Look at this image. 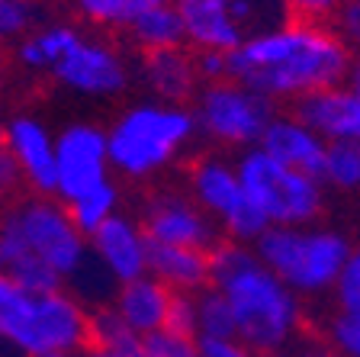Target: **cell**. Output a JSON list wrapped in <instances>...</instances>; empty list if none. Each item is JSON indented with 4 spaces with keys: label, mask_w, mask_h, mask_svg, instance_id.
<instances>
[{
    "label": "cell",
    "mask_w": 360,
    "mask_h": 357,
    "mask_svg": "<svg viewBox=\"0 0 360 357\" xmlns=\"http://www.w3.org/2000/svg\"><path fill=\"white\" fill-rule=\"evenodd\" d=\"M357 52L335 26L286 20L274 30L248 36L229 55V77L248 84L270 104L296 106L315 90L351 81Z\"/></svg>",
    "instance_id": "obj_1"
},
{
    "label": "cell",
    "mask_w": 360,
    "mask_h": 357,
    "mask_svg": "<svg viewBox=\"0 0 360 357\" xmlns=\"http://www.w3.org/2000/svg\"><path fill=\"white\" fill-rule=\"evenodd\" d=\"M212 287L225 296L235 319V338L261 357L283 354L302 342L306 299L257 258L255 245L222 238L212 248Z\"/></svg>",
    "instance_id": "obj_2"
},
{
    "label": "cell",
    "mask_w": 360,
    "mask_h": 357,
    "mask_svg": "<svg viewBox=\"0 0 360 357\" xmlns=\"http://www.w3.org/2000/svg\"><path fill=\"white\" fill-rule=\"evenodd\" d=\"M196 135L200 126L190 106L165 100H142L126 106L106 126L112 174L126 180L158 177L174 161H180Z\"/></svg>",
    "instance_id": "obj_3"
},
{
    "label": "cell",
    "mask_w": 360,
    "mask_h": 357,
    "mask_svg": "<svg viewBox=\"0 0 360 357\" xmlns=\"http://www.w3.org/2000/svg\"><path fill=\"white\" fill-rule=\"evenodd\" d=\"M354 245L345 229L312 223L274 225L257 238L255 251L300 299H325L335 293Z\"/></svg>",
    "instance_id": "obj_4"
},
{
    "label": "cell",
    "mask_w": 360,
    "mask_h": 357,
    "mask_svg": "<svg viewBox=\"0 0 360 357\" xmlns=\"http://www.w3.org/2000/svg\"><path fill=\"white\" fill-rule=\"evenodd\" d=\"M238 177L245 184L248 200L267 219V225H312L322 223L328 187L322 177L302 174L290 164L277 161L257 145L235 158Z\"/></svg>",
    "instance_id": "obj_5"
},
{
    "label": "cell",
    "mask_w": 360,
    "mask_h": 357,
    "mask_svg": "<svg viewBox=\"0 0 360 357\" xmlns=\"http://www.w3.org/2000/svg\"><path fill=\"white\" fill-rule=\"evenodd\" d=\"M4 219L16 229L26 258H39L42 264H49L65 283H75L94 264L90 238L77 229L58 196L26 200L10 209Z\"/></svg>",
    "instance_id": "obj_6"
},
{
    "label": "cell",
    "mask_w": 360,
    "mask_h": 357,
    "mask_svg": "<svg viewBox=\"0 0 360 357\" xmlns=\"http://www.w3.org/2000/svg\"><path fill=\"white\" fill-rule=\"evenodd\" d=\"M193 116L202 139L216 149H235L241 155L261 145L267 126L277 116V106L248 84L225 77L202 84L193 100Z\"/></svg>",
    "instance_id": "obj_7"
},
{
    "label": "cell",
    "mask_w": 360,
    "mask_h": 357,
    "mask_svg": "<svg viewBox=\"0 0 360 357\" xmlns=\"http://www.w3.org/2000/svg\"><path fill=\"white\" fill-rule=\"evenodd\" d=\"M4 344L20 351L22 357L84 354L90 344V309L81 296L68 290L30 296Z\"/></svg>",
    "instance_id": "obj_8"
},
{
    "label": "cell",
    "mask_w": 360,
    "mask_h": 357,
    "mask_svg": "<svg viewBox=\"0 0 360 357\" xmlns=\"http://www.w3.org/2000/svg\"><path fill=\"white\" fill-rule=\"evenodd\" d=\"M187 194L196 206L219 225L222 238L238 245H257V238L270 229L267 219L248 200L238 177V164L222 155H202L187 171Z\"/></svg>",
    "instance_id": "obj_9"
},
{
    "label": "cell",
    "mask_w": 360,
    "mask_h": 357,
    "mask_svg": "<svg viewBox=\"0 0 360 357\" xmlns=\"http://www.w3.org/2000/svg\"><path fill=\"white\" fill-rule=\"evenodd\" d=\"M112 180L110 139L97 123H71L58 132V196L65 206Z\"/></svg>",
    "instance_id": "obj_10"
},
{
    "label": "cell",
    "mask_w": 360,
    "mask_h": 357,
    "mask_svg": "<svg viewBox=\"0 0 360 357\" xmlns=\"http://www.w3.org/2000/svg\"><path fill=\"white\" fill-rule=\"evenodd\" d=\"M142 229L151 238V245H177V248H200L212 251L222 242V232L212 223L190 194L161 190L151 194L142 206Z\"/></svg>",
    "instance_id": "obj_11"
},
{
    "label": "cell",
    "mask_w": 360,
    "mask_h": 357,
    "mask_svg": "<svg viewBox=\"0 0 360 357\" xmlns=\"http://www.w3.org/2000/svg\"><path fill=\"white\" fill-rule=\"evenodd\" d=\"M55 81L81 97H116L129 87V65L112 42L100 36H84L65 61L55 68Z\"/></svg>",
    "instance_id": "obj_12"
},
{
    "label": "cell",
    "mask_w": 360,
    "mask_h": 357,
    "mask_svg": "<svg viewBox=\"0 0 360 357\" xmlns=\"http://www.w3.org/2000/svg\"><path fill=\"white\" fill-rule=\"evenodd\" d=\"M4 145L16 158L22 180L39 196H55L58 187V135L32 113H16L4 123Z\"/></svg>",
    "instance_id": "obj_13"
},
{
    "label": "cell",
    "mask_w": 360,
    "mask_h": 357,
    "mask_svg": "<svg viewBox=\"0 0 360 357\" xmlns=\"http://www.w3.org/2000/svg\"><path fill=\"white\" fill-rule=\"evenodd\" d=\"M90 254L110 274V280L122 287V283H132L139 277H148L151 238L145 235L142 219L116 213L110 223L90 235Z\"/></svg>",
    "instance_id": "obj_14"
},
{
    "label": "cell",
    "mask_w": 360,
    "mask_h": 357,
    "mask_svg": "<svg viewBox=\"0 0 360 357\" xmlns=\"http://www.w3.org/2000/svg\"><path fill=\"white\" fill-rule=\"evenodd\" d=\"M292 113L315 135H322L328 145L360 139V94L354 90L351 81L315 90V94L302 97L300 104L292 106Z\"/></svg>",
    "instance_id": "obj_15"
},
{
    "label": "cell",
    "mask_w": 360,
    "mask_h": 357,
    "mask_svg": "<svg viewBox=\"0 0 360 357\" xmlns=\"http://www.w3.org/2000/svg\"><path fill=\"white\" fill-rule=\"evenodd\" d=\"M174 7L187 30V45L196 55H232L245 42V32L232 16V0H174Z\"/></svg>",
    "instance_id": "obj_16"
},
{
    "label": "cell",
    "mask_w": 360,
    "mask_h": 357,
    "mask_svg": "<svg viewBox=\"0 0 360 357\" xmlns=\"http://www.w3.org/2000/svg\"><path fill=\"white\" fill-rule=\"evenodd\" d=\"M261 149L267 155H274L277 161L290 164V168H296L302 174H312V177H322L325 158H328V142L322 135H315L292 110L290 113L277 110L274 123L267 126V132L261 139Z\"/></svg>",
    "instance_id": "obj_17"
},
{
    "label": "cell",
    "mask_w": 360,
    "mask_h": 357,
    "mask_svg": "<svg viewBox=\"0 0 360 357\" xmlns=\"http://www.w3.org/2000/svg\"><path fill=\"white\" fill-rule=\"evenodd\" d=\"M171 299H174V293L167 290L161 280H155V277L148 274V277H139V280H132V283L116 287L110 306L126 319V325L132 328L135 335L145 342L148 335L167 328Z\"/></svg>",
    "instance_id": "obj_18"
},
{
    "label": "cell",
    "mask_w": 360,
    "mask_h": 357,
    "mask_svg": "<svg viewBox=\"0 0 360 357\" xmlns=\"http://www.w3.org/2000/svg\"><path fill=\"white\" fill-rule=\"evenodd\" d=\"M142 81L148 90L165 104H187L196 100L202 87L200 68H196V55L187 49H171V52H151L142 58Z\"/></svg>",
    "instance_id": "obj_19"
},
{
    "label": "cell",
    "mask_w": 360,
    "mask_h": 357,
    "mask_svg": "<svg viewBox=\"0 0 360 357\" xmlns=\"http://www.w3.org/2000/svg\"><path fill=\"white\" fill-rule=\"evenodd\" d=\"M212 251L177 245H151L148 274L171 293H202L212 287Z\"/></svg>",
    "instance_id": "obj_20"
},
{
    "label": "cell",
    "mask_w": 360,
    "mask_h": 357,
    "mask_svg": "<svg viewBox=\"0 0 360 357\" xmlns=\"http://www.w3.org/2000/svg\"><path fill=\"white\" fill-rule=\"evenodd\" d=\"M84 39V32L77 26H68V23H45V26H36L26 39L16 42V61L20 68L32 71V75H55V68L71 55L77 42Z\"/></svg>",
    "instance_id": "obj_21"
},
{
    "label": "cell",
    "mask_w": 360,
    "mask_h": 357,
    "mask_svg": "<svg viewBox=\"0 0 360 357\" xmlns=\"http://www.w3.org/2000/svg\"><path fill=\"white\" fill-rule=\"evenodd\" d=\"M126 32L135 49H142L145 55L171 52V49H184L187 45V30H184V20H180L174 0L171 4H158V7L145 10L142 16H135Z\"/></svg>",
    "instance_id": "obj_22"
},
{
    "label": "cell",
    "mask_w": 360,
    "mask_h": 357,
    "mask_svg": "<svg viewBox=\"0 0 360 357\" xmlns=\"http://www.w3.org/2000/svg\"><path fill=\"white\" fill-rule=\"evenodd\" d=\"M77 13L97 30H129L135 16L158 4H171V0H75Z\"/></svg>",
    "instance_id": "obj_23"
},
{
    "label": "cell",
    "mask_w": 360,
    "mask_h": 357,
    "mask_svg": "<svg viewBox=\"0 0 360 357\" xmlns=\"http://www.w3.org/2000/svg\"><path fill=\"white\" fill-rule=\"evenodd\" d=\"M322 180L328 190H338V194H347V196H360V139L328 145Z\"/></svg>",
    "instance_id": "obj_24"
},
{
    "label": "cell",
    "mask_w": 360,
    "mask_h": 357,
    "mask_svg": "<svg viewBox=\"0 0 360 357\" xmlns=\"http://www.w3.org/2000/svg\"><path fill=\"white\" fill-rule=\"evenodd\" d=\"M68 213H71V219L77 223V229L90 238L100 225H106L116 213H120V187H116V180H110V184L84 194L81 200H75L68 206Z\"/></svg>",
    "instance_id": "obj_25"
},
{
    "label": "cell",
    "mask_w": 360,
    "mask_h": 357,
    "mask_svg": "<svg viewBox=\"0 0 360 357\" xmlns=\"http://www.w3.org/2000/svg\"><path fill=\"white\" fill-rule=\"evenodd\" d=\"M90 348L135 351V348H142V338L135 335L132 328L126 325V319L106 303V306H100V309L90 313Z\"/></svg>",
    "instance_id": "obj_26"
},
{
    "label": "cell",
    "mask_w": 360,
    "mask_h": 357,
    "mask_svg": "<svg viewBox=\"0 0 360 357\" xmlns=\"http://www.w3.org/2000/svg\"><path fill=\"white\" fill-rule=\"evenodd\" d=\"M196 338H235L232 309L216 287L196 293Z\"/></svg>",
    "instance_id": "obj_27"
},
{
    "label": "cell",
    "mask_w": 360,
    "mask_h": 357,
    "mask_svg": "<svg viewBox=\"0 0 360 357\" xmlns=\"http://www.w3.org/2000/svg\"><path fill=\"white\" fill-rule=\"evenodd\" d=\"M232 16L241 26L245 39L257 36V32H264V30H274V26H280V23H286V20H292V16L283 10L280 0H232Z\"/></svg>",
    "instance_id": "obj_28"
},
{
    "label": "cell",
    "mask_w": 360,
    "mask_h": 357,
    "mask_svg": "<svg viewBox=\"0 0 360 357\" xmlns=\"http://www.w3.org/2000/svg\"><path fill=\"white\" fill-rule=\"evenodd\" d=\"M36 0H0V42H20L36 30Z\"/></svg>",
    "instance_id": "obj_29"
},
{
    "label": "cell",
    "mask_w": 360,
    "mask_h": 357,
    "mask_svg": "<svg viewBox=\"0 0 360 357\" xmlns=\"http://www.w3.org/2000/svg\"><path fill=\"white\" fill-rule=\"evenodd\" d=\"M322 338L338 351V357H360V313H335L325 322Z\"/></svg>",
    "instance_id": "obj_30"
},
{
    "label": "cell",
    "mask_w": 360,
    "mask_h": 357,
    "mask_svg": "<svg viewBox=\"0 0 360 357\" xmlns=\"http://www.w3.org/2000/svg\"><path fill=\"white\" fill-rule=\"evenodd\" d=\"M145 357H202L200 338L193 335H177V332H155L142 342Z\"/></svg>",
    "instance_id": "obj_31"
},
{
    "label": "cell",
    "mask_w": 360,
    "mask_h": 357,
    "mask_svg": "<svg viewBox=\"0 0 360 357\" xmlns=\"http://www.w3.org/2000/svg\"><path fill=\"white\" fill-rule=\"evenodd\" d=\"M331 303L341 313H360V242L354 245L351 258H347L345 270H341V280H338L335 293H331Z\"/></svg>",
    "instance_id": "obj_32"
},
{
    "label": "cell",
    "mask_w": 360,
    "mask_h": 357,
    "mask_svg": "<svg viewBox=\"0 0 360 357\" xmlns=\"http://www.w3.org/2000/svg\"><path fill=\"white\" fill-rule=\"evenodd\" d=\"M30 296H32V293H26L20 283L13 280V277L0 270V342L7 338L10 325L16 322V315H20V309L26 306V299H30Z\"/></svg>",
    "instance_id": "obj_33"
},
{
    "label": "cell",
    "mask_w": 360,
    "mask_h": 357,
    "mask_svg": "<svg viewBox=\"0 0 360 357\" xmlns=\"http://www.w3.org/2000/svg\"><path fill=\"white\" fill-rule=\"evenodd\" d=\"M167 332L196 338V296L193 293H174L171 313H167Z\"/></svg>",
    "instance_id": "obj_34"
},
{
    "label": "cell",
    "mask_w": 360,
    "mask_h": 357,
    "mask_svg": "<svg viewBox=\"0 0 360 357\" xmlns=\"http://www.w3.org/2000/svg\"><path fill=\"white\" fill-rule=\"evenodd\" d=\"M283 10L292 20H312V23H325L335 20V13L341 10L345 0H280Z\"/></svg>",
    "instance_id": "obj_35"
},
{
    "label": "cell",
    "mask_w": 360,
    "mask_h": 357,
    "mask_svg": "<svg viewBox=\"0 0 360 357\" xmlns=\"http://www.w3.org/2000/svg\"><path fill=\"white\" fill-rule=\"evenodd\" d=\"M331 26H335L338 36L360 55V0H345L341 10L335 13V20H331Z\"/></svg>",
    "instance_id": "obj_36"
},
{
    "label": "cell",
    "mask_w": 360,
    "mask_h": 357,
    "mask_svg": "<svg viewBox=\"0 0 360 357\" xmlns=\"http://www.w3.org/2000/svg\"><path fill=\"white\" fill-rule=\"evenodd\" d=\"M200 348L202 357H261L241 338H200Z\"/></svg>",
    "instance_id": "obj_37"
},
{
    "label": "cell",
    "mask_w": 360,
    "mask_h": 357,
    "mask_svg": "<svg viewBox=\"0 0 360 357\" xmlns=\"http://www.w3.org/2000/svg\"><path fill=\"white\" fill-rule=\"evenodd\" d=\"M193 55H196V52H193ZM196 68H200L202 84L225 81V77H229V55H219V52H200V55H196Z\"/></svg>",
    "instance_id": "obj_38"
},
{
    "label": "cell",
    "mask_w": 360,
    "mask_h": 357,
    "mask_svg": "<svg viewBox=\"0 0 360 357\" xmlns=\"http://www.w3.org/2000/svg\"><path fill=\"white\" fill-rule=\"evenodd\" d=\"M22 184V171H20V164H16V158L10 155V149L0 142V196H7L13 194L16 187Z\"/></svg>",
    "instance_id": "obj_39"
},
{
    "label": "cell",
    "mask_w": 360,
    "mask_h": 357,
    "mask_svg": "<svg viewBox=\"0 0 360 357\" xmlns=\"http://www.w3.org/2000/svg\"><path fill=\"white\" fill-rule=\"evenodd\" d=\"M84 357H145L142 348L135 351H100V348H87L84 351Z\"/></svg>",
    "instance_id": "obj_40"
},
{
    "label": "cell",
    "mask_w": 360,
    "mask_h": 357,
    "mask_svg": "<svg viewBox=\"0 0 360 357\" xmlns=\"http://www.w3.org/2000/svg\"><path fill=\"white\" fill-rule=\"evenodd\" d=\"M351 84H354V90L360 94V55H357V61H354V71H351Z\"/></svg>",
    "instance_id": "obj_41"
},
{
    "label": "cell",
    "mask_w": 360,
    "mask_h": 357,
    "mask_svg": "<svg viewBox=\"0 0 360 357\" xmlns=\"http://www.w3.org/2000/svg\"><path fill=\"white\" fill-rule=\"evenodd\" d=\"M270 357H300L296 351H283V354H270Z\"/></svg>",
    "instance_id": "obj_42"
},
{
    "label": "cell",
    "mask_w": 360,
    "mask_h": 357,
    "mask_svg": "<svg viewBox=\"0 0 360 357\" xmlns=\"http://www.w3.org/2000/svg\"><path fill=\"white\" fill-rule=\"evenodd\" d=\"M45 357H84V354H45Z\"/></svg>",
    "instance_id": "obj_43"
},
{
    "label": "cell",
    "mask_w": 360,
    "mask_h": 357,
    "mask_svg": "<svg viewBox=\"0 0 360 357\" xmlns=\"http://www.w3.org/2000/svg\"><path fill=\"white\" fill-rule=\"evenodd\" d=\"M0 87H4V61H0Z\"/></svg>",
    "instance_id": "obj_44"
},
{
    "label": "cell",
    "mask_w": 360,
    "mask_h": 357,
    "mask_svg": "<svg viewBox=\"0 0 360 357\" xmlns=\"http://www.w3.org/2000/svg\"><path fill=\"white\" fill-rule=\"evenodd\" d=\"M0 142H4V123H0Z\"/></svg>",
    "instance_id": "obj_45"
}]
</instances>
